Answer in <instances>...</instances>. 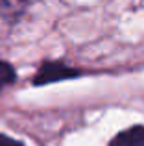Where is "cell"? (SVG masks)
Wrapping results in <instances>:
<instances>
[{
    "instance_id": "obj_1",
    "label": "cell",
    "mask_w": 144,
    "mask_h": 146,
    "mask_svg": "<svg viewBox=\"0 0 144 146\" xmlns=\"http://www.w3.org/2000/svg\"><path fill=\"white\" fill-rule=\"evenodd\" d=\"M79 74L81 72L78 68H70L67 65L59 63V61H50V63H44L37 70L35 78H33V85H46V83H54V82H59V80L76 78Z\"/></svg>"
},
{
    "instance_id": "obj_2",
    "label": "cell",
    "mask_w": 144,
    "mask_h": 146,
    "mask_svg": "<svg viewBox=\"0 0 144 146\" xmlns=\"http://www.w3.org/2000/svg\"><path fill=\"white\" fill-rule=\"evenodd\" d=\"M109 146H144V126H133L120 131Z\"/></svg>"
},
{
    "instance_id": "obj_3",
    "label": "cell",
    "mask_w": 144,
    "mask_h": 146,
    "mask_svg": "<svg viewBox=\"0 0 144 146\" xmlns=\"http://www.w3.org/2000/svg\"><path fill=\"white\" fill-rule=\"evenodd\" d=\"M15 80H17V74H15L13 67L6 61H0V89L6 85H11Z\"/></svg>"
},
{
    "instance_id": "obj_4",
    "label": "cell",
    "mask_w": 144,
    "mask_h": 146,
    "mask_svg": "<svg viewBox=\"0 0 144 146\" xmlns=\"http://www.w3.org/2000/svg\"><path fill=\"white\" fill-rule=\"evenodd\" d=\"M30 0H2V6L7 7V9H22V7L28 4Z\"/></svg>"
},
{
    "instance_id": "obj_5",
    "label": "cell",
    "mask_w": 144,
    "mask_h": 146,
    "mask_svg": "<svg viewBox=\"0 0 144 146\" xmlns=\"http://www.w3.org/2000/svg\"><path fill=\"white\" fill-rule=\"evenodd\" d=\"M0 146H24V144H22L20 141H15V139H11V137L0 133Z\"/></svg>"
}]
</instances>
